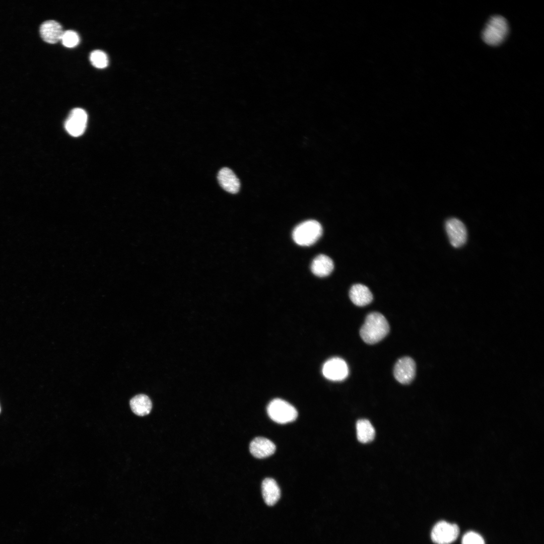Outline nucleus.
<instances>
[{
	"label": "nucleus",
	"mask_w": 544,
	"mask_h": 544,
	"mask_svg": "<svg viewBox=\"0 0 544 544\" xmlns=\"http://www.w3.org/2000/svg\"><path fill=\"white\" fill-rule=\"evenodd\" d=\"M267 413L273 421L281 424L292 422L298 416L295 407L280 398H275L268 403Z\"/></svg>",
	"instance_id": "20e7f679"
},
{
	"label": "nucleus",
	"mask_w": 544,
	"mask_h": 544,
	"mask_svg": "<svg viewBox=\"0 0 544 544\" xmlns=\"http://www.w3.org/2000/svg\"><path fill=\"white\" fill-rule=\"evenodd\" d=\"M416 363L409 357L400 358L396 362L393 375L395 379L402 384H408L414 379L416 374Z\"/></svg>",
	"instance_id": "1a4fd4ad"
},
{
	"label": "nucleus",
	"mask_w": 544,
	"mask_h": 544,
	"mask_svg": "<svg viewBox=\"0 0 544 544\" xmlns=\"http://www.w3.org/2000/svg\"><path fill=\"white\" fill-rule=\"evenodd\" d=\"M87 120V114L84 109L80 108H74L71 111L65 120V128L72 136L79 137L85 130Z\"/></svg>",
	"instance_id": "0eeeda50"
},
{
	"label": "nucleus",
	"mask_w": 544,
	"mask_h": 544,
	"mask_svg": "<svg viewBox=\"0 0 544 544\" xmlns=\"http://www.w3.org/2000/svg\"><path fill=\"white\" fill-rule=\"evenodd\" d=\"M261 490L263 498L268 506L275 505L281 496V491L276 481L270 478L265 479L262 482Z\"/></svg>",
	"instance_id": "4468645a"
},
{
	"label": "nucleus",
	"mask_w": 544,
	"mask_h": 544,
	"mask_svg": "<svg viewBox=\"0 0 544 544\" xmlns=\"http://www.w3.org/2000/svg\"><path fill=\"white\" fill-rule=\"evenodd\" d=\"M357 437L362 443L372 441L375 435V429L371 423L366 419H361L356 423Z\"/></svg>",
	"instance_id": "f3484780"
},
{
	"label": "nucleus",
	"mask_w": 544,
	"mask_h": 544,
	"mask_svg": "<svg viewBox=\"0 0 544 544\" xmlns=\"http://www.w3.org/2000/svg\"><path fill=\"white\" fill-rule=\"evenodd\" d=\"M389 325L381 313L373 312L366 317L360 330V335L366 344L373 345L383 339L389 331Z\"/></svg>",
	"instance_id": "f257e3e1"
},
{
	"label": "nucleus",
	"mask_w": 544,
	"mask_h": 544,
	"mask_svg": "<svg viewBox=\"0 0 544 544\" xmlns=\"http://www.w3.org/2000/svg\"><path fill=\"white\" fill-rule=\"evenodd\" d=\"M63 32L61 25L52 20L43 22L40 27L41 37L49 43H55L60 40Z\"/></svg>",
	"instance_id": "9b49d317"
},
{
	"label": "nucleus",
	"mask_w": 544,
	"mask_h": 544,
	"mask_svg": "<svg viewBox=\"0 0 544 544\" xmlns=\"http://www.w3.org/2000/svg\"><path fill=\"white\" fill-rule=\"evenodd\" d=\"M349 297L352 302L358 306L368 305L373 300V295L369 289L360 284H355L351 287Z\"/></svg>",
	"instance_id": "ddd939ff"
},
{
	"label": "nucleus",
	"mask_w": 544,
	"mask_h": 544,
	"mask_svg": "<svg viewBox=\"0 0 544 544\" xmlns=\"http://www.w3.org/2000/svg\"><path fill=\"white\" fill-rule=\"evenodd\" d=\"M322 228L320 224L313 220L305 221L294 229L292 238L298 245L307 246L313 244L321 237Z\"/></svg>",
	"instance_id": "f03ea898"
},
{
	"label": "nucleus",
	"mask_w": 544,
	"mask_h": 544,
	"mask_svg": "<svg viewBox=\"0 0 544 544\" xmlns=\"http://www.w3.org/2000/svg\"><path fill=\"white\" fill-rule=\"evenodd\" d=\"M0 411H1V409H0Z\"/></svg>",
	"instance_id": "412c9836"
},
{
	"label": "nucleus",
	"mask_w": 544,
	"mask_h": 544,
	"mask_svg": "<svg viewBox=\"0 0 544 544\" xmlns=\"http://www.w3.org/2000/svg\"><path fill=\"white\" fill-rule=\"evenodd\" d=\"M60 40L64 46L72 48L79 44L80 38L76 32L73 30H66L63 31Z\"/></svg>",
	"instance_id": "6ab92c4d"
},
{
	"label": "nucleus",
	"mask_w": 544,
	"mask_h": 544,
	"mask_svg": "<svg viewBox=\"0 0 544 544\" xmlns=\"http://www.w3.org/2000/svg\"><path fill=\"white\" fill-rule=\"evenodd\" d=\"M459 532V527L456 524L441 521L433 527L431 538L437 544H450L456 539Z\"/></svg>",
	"instance_id": "39448f33"
},
{
	"label": "nucleus",
	"mask_w": 544,
	"mask_h": 544,
	"mask_svg": "<svg viewBox=\"0 0 544 544\" xmlns=\"http://www.w3.org/2000/svg\"><path fill=\"white\" fill-rule=\"evenodd\" d=\"M276 447L270 440L261 437H257L250 443L249 450L251 454L257 458H263L273 454Z\"/></svg>",
	"instance_id": "9d476101"
},
{
	"label": "nucleus",
	"mask_w": 544,
	"mask_h": 544,
	"mask_svg": "<svg viewBox=\"0 0 544 544\" xmlns=\"http://www.w3.org/2000/svg\"><path fill=\"white\" fill-rule=\"evenodd\" d=\"M445 229L451 244L455 248L462 246L466 242L467 233L464 224L459 219L452 218L445 223Z\"/></svg>",
	"instance_id": "6e6552de"
},
{
	"label": "nucleus",
	"mask_w": 544,
	"mask_h": 544,
	"mask_svg": "<svg viewBox=\"0 0 544 544\" xmlns=\"http://www.w3.org/2000/svg\"><path fill=\"white\" fill-rule=\"evenodd\" d=\"M129 404L132 411L140 416L149 414L152 407L150 398L143 394L134 396L130 399Z\"/></svg>",
	"instance_id": "dca6fc26"
},
{
	"label": "nucleus",
	"mask_w": 544,
	"mask_h": 544,
	"mask_svg": "<svg viewBox=\"0 0 544 544\" xmlns=\"http://www.w3.org/2000/svg\"><path fill=\"white\" fill-rule=\"evenodd\" d=\"M462 544H485L483 538L478 533L469 531L462 537Z\"/></svg>",
	"instance_id": "aec40b11"
},
{
	"label": "nucleus",
	"mask_w": 544,
	"mask_h": 544,
	"mask_svg": "<svg viewBox=\"0 0 544 544\" xmlns=\"http://www.w3.org/2000/svg\"><path fill=\"white\" fill-rule=\"evenodd\" d=\"M508 30L506 20L501 16H494L486 24L482 32V38L487 44L497 46L505 40Z\"/></svg>",
	"instance_id": "7ed1b4c3"
},
{
	"label": "nucleus",
	"mask_w": 544,
	"mask_h": 544,
	"mask_svg": "<svg viewBox=\"0 0 544 544\" xmlns=\"http://www.w3.org/2000/svg\"><path fill=\"white\" fill-rule=\"evenodd\" d=\"M322 371L326 378L334 381H342L349 374L347 363L338 357L332 358L326 361L323 365Z\"/></svg>",
	"instance_id": "423d86ee"
},
{
	"label": "nucleus",
	"mask_w": 544,
	"mask_h": 544,
	"mask_svg": "<svg viewBox=\"0 0 544 544\" xmlns=\"http://www.w3.org/2000/svg\"><path fill=\"white\" fill-rule=\"evenodd\" d=\"M333 268V261L324 254L317 255L314 258L311 264L312 273L319 277L328 276L332 271Z\"/></svg>",
	"instance_id": "2eb2a0df"
},
{
	"label": "nucleus",
	"mask_w": 544,
	"mask_h": 544,
	"mask_svg": "<svg viewBox=\"0 0 544 544\" xmlns=\"http://www.w3.org/2000/svg\"><path fill=\"white\" fill-rule=\"evenodd\" d=\"M218 180L221 186L226 191L235 194L240 188V182L233 171L229 168L224 167L218 173Z\"/></svg>",
	"instance_id": "f8f14e48"
},
{
	"label": "nucleus",
	"mask_w": 544,
	"mask_h": 544,
	"mask_svg": "<svg viewBox=\"0 0 544 544\" xmlns=\"http://www.w3.org/2000/svg\"><path fill=\"white\" fill-rule=\"evenodd\" d=\"M90 60L94 66L99 69L105 68L108 64L107 54L100 50L93 51L90 55Z\"/></svg>",
	"instance_id": "a211bd4d"
}]
</instances>
